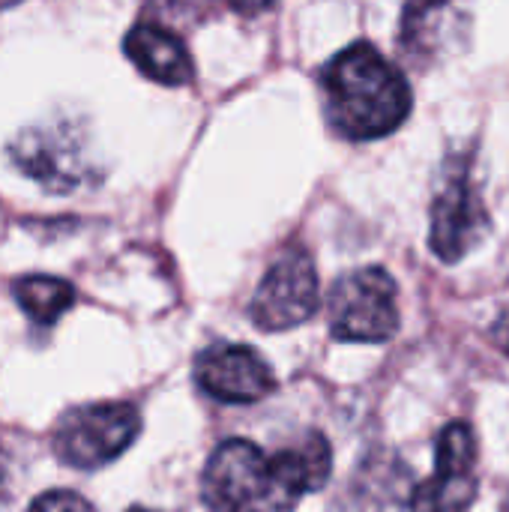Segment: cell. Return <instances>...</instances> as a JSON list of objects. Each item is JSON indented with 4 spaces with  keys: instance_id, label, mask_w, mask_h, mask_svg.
Returning a JSON list of instances; mask_svg holds the SVG:
<instances>
[{
    "instance_id": "1",
    "label": "cell",
    "mask_w": 509,
    "mask_h": 512,
    "mask_svg": "<svg viewBox=\"0 0 509 512\" xmlns=\"http://www.w3.org/2000/svg\"><path fill=\"white\" fill-rule=\"evenodd\" d=\"M324 114L345 141H378L393 135L414 108V93L372 42H354L318 75Z\"/></svg>"
},
{
    "instance_id": "2",
    "label": "cell",
    "mask_w": 509,
    "mask_h": 512,
    "mask_svg": "<svg viewBox=\"0 0 509 512\" xmlns=\"http://www.w3.org/2000/svg\"><path fill=\"white\" fill-rule=\"evenodd\" d=\"M201 498L213 512H294L303 492L282 456L243 438L219 444L201 474Z\"/></svg>"
},
{
    "instance_id": "3",
    "label": "cell",
    "mask_w": 509,
    "mask_h": 512,
    "mask_svg": "<svg viewBox=\"0 0 509 512\" xmlns=\"http://www.w3.org/2000/svg\"><path fill=\"white\" fill-rule=\"evenodd\" d=\"M12 165L51 195H69L93 180L87 129L72 117H51L24 126L9 144Z\"/></svg>"
},
{
    "instance_id": "4",
    "label": "cell",
    "mask_w": 509,
    "mask_h": 512,
    "mask_svg": "<svg viewBox=\"0 0 509 512\" xmlns=\"http://www.w3.org/2000/svg\"><path fill=\"white\" fill-rule=\"evenodd\" d=\"M489 228L492 216L474 180V156L456 150L444 162L441 183L432 198L429 246L444 264H456L486 240Z\"/></svg>"
},
{
    "instance_id": "5",
    "label": "cell",
    "mask_w": 509,
    "mask_h": 512,
    "mask_svg": "<svg viewBox=\"0 0 509 512\" xmlns=\"http://www.w3.org/2000/svg\"><path fill=\"white\" fill-rule=\"evenodd\" d=\"M399 288L384 267L351 270L330 288L327 324L339 342L381 345L399 333Z\"/></svg>"
},
{
    "instance_id": "6",
    "label": "cell",
    "mask_w": 509,
    "mask_h": 512,
    "mask_svg": "<svg viewBox=\"0 0 509 512\" xmlns=\"http://www.w3.org/2000/svg\"><path fill=\"white\" fill-rule=\"evenodd\" d=\"M141 432V414L129 402H96L66 411L51 435L54 456L78 471H96L120 459Z\"/></svg>"
},
{
    "instance_id": "7",
    "label": "cell",
    "mask_w": 509,
    "mask_h": 512,
    "mask_svg": "<svg viewBox=\"0 0 509 512\" xmlns=\"http://www.w3.org/2000/svg\"><path fill=\"white\" fill-rule=\"evenodd\" d=\"M318 309V273L306 249H285L264 273L249 315L264 333L306 324Z\"/></svg>"
},
{
    "instance_id": "8",
    "label": "cell",
    "mask_w": 509,
    "mask_h": 512,
    "mask_svg": "<svg viewBox=\"0 0 509 512\" xmlns=\"http://www.w3.org/2000/svg\"><path fill=\"white\" fill-rule=\"evenodd\" d=\"M471 30L474 0H405L399 48L417 66H432L465 51Z\"/></svg>"
},
{
    "instance_id": "9",
    "label": "cell",
    "mask_w": 509,
    "mask_h": 512,
    "mask_svg": "<svg viewBox=\"0 0 509 512\" xmlns=\"http://www.w3.org/2000/svg\"><path fill=\"white\" fill-rule=\"evenodd\" d=\"M477 492V438L468 423H450L435 441V474L411 495V512H468Z\"/></svg>"
},
{
    "instance_id": "10",
    "label": "cell",
    "mask_w": 509,
    "mask_h": 512,
    "mask_svg": "<svg viewBox=\"0 0 509 512\" xmlns=\"http://www.w3.org/2000/svg\"><path fill=\"white\" fill-rule=\"evenodd\" d=\"M195 384L225 405H252L276 390L273 369L246 345L216 342L195 357Z\"/></svg>"
},
{
    "instance_id": "11",
    "label": "cell",
    "mask_w": 509,
    "mask_h": 512,
    "mask_svg": "<svg viewBox=\"0 0 509 512\" xmlns=\"http://www.w3.org/2000/svg\"><path fill=\"white\" fill-rule=\"evenodd\" d=\"M123 54L162 87H186L195 78V60L183 39L156 21H138L123 39Z\"/></svg>"
},
{
    "instance_id": "12",
    "label": "cell",
    "mask_w": 509,
    "mask_h": 512,
    "mask_svg": "<svg viewBox=\"0 0 509 512\" xmlns=\"http://www.w3.org/2000/svg\"><path fill=\"white\" fill-rule=\"evenodd\" d=\"M12 297L15 303L27 312V318L33 324L51 327L54 321H60L63 312L72 309L75 303V288L72 282L60 279V276H21L12 282Z\"/></svg>"
},
{
    "instance_id": "13",
    "label": "cell",
    "mask_w": 509,
    "mask_h": 512,
    "mask_svg": "<svg viewBox=\"0 0 509 512\" xmlns=\"http://www.w3.org/2000/svg\"><path fill=\"white\" fill-rule=\"evenodd\" d=\"M27 512H96L75 492H45L39 495Z\"/></svg>"
},
{
    "instance_id": "14",
    "label": "cell",
    "mask_w": 509,
    "mask_h": 512,
    "mask_svg": "<svg viewBox=\"0 0 509 512\" xmlns=\"http://www.w3.org/2000/svg\"><path fill=\"white\" fill-rule=\"evenodd\" d=\"M234 12H243V15H255V12H264L267 6H273L276 0H225Z\"/></svg>"
},
{
    "instance_id": "15",
    "label": "cell",
    "mask_w": 509,
    "mask_h": 512,
    "mask_svg": "<svg viewBox=\"0 0 509 512\" xmlns=\"http://www.w3.org/2000/svg\"><path fill=\"white\" fill-rule=\"evenodd\" d=\"M495 339H498V345L504 351H509V309H504V315H501V321L495 327Z\"/></svg>"
},
{
    "instance_id": "16",
    "label": "cell",
    "mask_w": 509,
    "mask_h": 512,
    "mask_svg": "<svg viewBox=\"0 0 509 512\" xmlns=\"http://www.w3.org/2000/svg\"><path fill=\"white\" fill-rule=\"evenodd\" d=\"M6 480H9V468H6V456H3V450H0V504H3V498H6Z\"/></svg>"
},
{
    "instance_id": "17",
    "label": "cell",
    "mask_w": 509,
    "mask_h": 512,
    "mask_svg": "<svg viewBox=\"0 0 509 512\" xmlns=\"http://www.w3.org/2000/svg\"><path fill=\"white\" fill-rule=\"evenodd\" d=\"M15 3H21V0H0V9H9V6H15Z\"/></svg>"
},
{
    "instance_id": "18",
    "label": "cell",
    "mask_w": 509,
    "mask_h": 512,
    "mask_svg": "<svg viewBox=\"0 0 509 512\" xmlns=\"http://www.w3.org/2000/svg\"><path fill=\"white\" fill-rule=\"evenodd\" d=\"M129 512H156V510H144V507H132Z\"/></svg>"
}]
</instances>
